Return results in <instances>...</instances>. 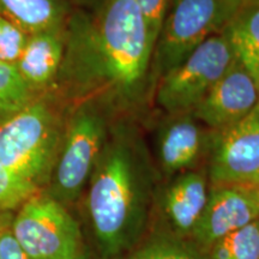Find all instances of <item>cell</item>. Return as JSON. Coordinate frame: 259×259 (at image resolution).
I'll return each mask as SVG.
<instances>
[{"label": "cell", "mask_w": 259, "mask_h": 259, "mask_svg": "<svg viewBox=\"0 0 259 259\" xmlns=\"http://www.w3.org/2000/svg\"><path fill=\"white\" fill-rule=\"evenodd\" d=\"M88 184L87 211L101 259H125L147 235L156 194L153 163L128 126L108 135Z\"/></svg>", "instance_id": "7a4b0ae2"}, {"label": "cell", "mask_w": 259, "mask_h": 259, "mask_svg": "<svg viewBox=\"0 0 259 259\" xmlns=\"http://www.w3.org/2000/svg\"><path fill=\"white\" fill-rule=\"evenodd\" d=\"M248 0H173L155 44L151 85L199 45L220 34Z\"/></svg>", "instance_id": "277c9868"}, {"label": "cell", "mask_w": 259, "mask_h": 259, "mask_svg": "<svg viewBox=\"0 0 259 259\" xmlns=\"http://www.w3.org/2000/svg\"><path fill=\"white\" fill-rule=\"evenodd\" d=\"M29 35L0 15V60L15 65L21 57Z\"/></svg>", "instance_id": "ffe728a7"}, {"label": "cell", "mask_w": 259, "mask_h": 259, "mask_svg": "<svg viewBox=\"0 0 259 259\" xmlns=\"http://www.w3.org/2000/svg\"><path fill=\"white\" fill-rule=\"evenodd\" d=\"M248 2H259V0H248Z\"/></svg>", "instance_id": "4316f807"}, {"label": "cell", "mask_w": 259, "mask_h": 259, "mask_svg": "<svg viewBox=\"0 0 259 259\" xmlns=\"http://www.w3.org/2000/svg\"><path fill=\"white\" fill-rule=\"evenodd\" d=\"M137 4L143 15L149 34L154 44H156L173 0H137Z\"/></svg>", "instance_id": "44dd1931"}, {"label": "cell", "mask_w": 259, "mask_h": 259, "mask_svg": "<svg viewBox=\"0 0 259 259\" xmlns=\"http://www.w3.org/2000/svg\"><path fill=\"white\" fill-rule=\"evenodd\" d=\"M259 89V2H247L221 31Z\"/></svg>", "instance_id": "9a60e30c"}, {"label": "cell", "mask_w": 259, "mask_h": 259, "mask_svg": "<svg viewBox=\"0 0 259 259\" xmlns=\"http://www.w3.org/2000/svg\"><path fill=\"white\" fill-rule=\"evenodd\" d=\"M205 259H259V219L212 245Z\"/></svg>", "instance_id": "e0dca14e"}, {"label": "cell", "mask_w": 259, "mask_h": 259, "mask_svg": "<svg viewBox=\"0 0 259 259\" xmlns=\"http://www.w3.org/2000/svg\"><path fill=\"white\" fill-rule=\"evenodd\" d=\"M210 186L259 184V105L241 121L215 132L206 167Z\"/></svg>", "instance_id": "ba28073f"}, {"label": "cell", "mask_w": 259, "mask_h": 259, "mask_svg": "<svg viewBox=\"0 0 259 259\" xmlns=\"http://www.w3.org/2000/svg\"><path fill=\"white\" fill-rule=\"evenodd\" d=\"M248 189L251 190L252 194H253V197H254L255 202H257V204H258V208H259V184H258V185H255V186H251V187H248Z\"/></svg>", "instance_id": "484cf974"}, {"label": "cell", "mask_w": 259, "mask_h": 259, "mask_svg": "<svg viewBox=\"0 0 259 259\" xmlns=\"http://www.w3.org/2000/svg\"><path fill=\"white\" fill-rule=\"evenodd\" d=\"M125 259H205V252L192 239L156 228Z\"/></svg>", "instance_id": "2e32d148"}, {"label": "cell", "mask_w": 259, "mask_h": 259, "mask_svg": "<svg viewBox=\"0 0 259 259\" xmlns=\"http://www.w3.org/2000/svg\"><path fill=\"white\" fill-rule=\"evenodd\" d=\"M108 135L106 116L93 101H85L74 109L64 126L59 153L50 178L51 197L64 205L79 198Z\"/></svg>", "instance_id": "5b68a950"}, {"label": "cell", "mask_w": 259, "mask_h": 259, "mask_svg": "<svg viewBox=\"0 0 259 259\" xmlns=\"http://www.w3.org/2000/svg\"><path fill=\"white\" fill-rule=\"evenodd\" d=\"M12 216L9 212H0V232L11 226Z\"/></svg>", "instance_id": "603a6c76"}, {"label": "cell", "mask_w": 259, "mask_h": 259, "mask_svg": "<svg viewBox=\"0 0 259 259\" xmlns=\"http://www.w3.org/2000/svg\"><path fill=\"white\" fill-rule=\"evenodd\" d=\"M71 71L77 82L127 112L151 85L155 44L137 0H102L93 18L71 22Z\"/></svg>", "instance_id": "6da1fadb"}, {"label": "cell", "mask_w": 259, "mask_h": 259, "mask_svg": "<svg viewBox=\"0 0 259 259\" xmlns=\"http://www.w3.org/2000/svg\"><path fill=\"white\" fill-rule=\"evenodd\" d=\"M0 15L27 35L63 30L67 18L65 0H0Z\"/></svg>", "instance_id": "5bb4252c"}, {"label": "cell", "mask_w": 259, "mask_h": 259, "mask_svg": "<svg viewBox=\"0 0 259 259\" xmlns=\"http://www.w3.org/2000/svg\"><path fill=\"white\" fill-rule=\"evenodd\" d=\"M210 183L206 169L184 171L171 179L155 194L158 229L181 238L191 239L208 202Z\"/></svg>", "instance_id": "8fae6325"}, {"label": "cell", "mask_w": 259, "mask_h": 259, "mask_svg": "<svg viewBox=\"0 0 259 259\" xmlns=\"http://www.w3.org/2000/svg\"><path fill=\"white\" fill-rule=\"evenodd\" d=\"M69 259H93L92 255L89 254V252L87 250H84V247L80 250L78 253H77L76 255H73V257H71Z\"/></svg>", "instance_id": "d4e9b609"}, {"label": "cell", "mask_w": 259, "mask_h": 259, "mask_svg": "<svg viewBox=\"0 0 259 259\" xmlns=\"http://www.w3.org/2000/svg\"><path fill=\"white\" fill-rule=\"evenodd\" d=\"M11 232L29 259H69L83 248L78 222L48 193H36L19 208Z\"/></svg>", "instance_id": "52a82bcc"}, {"label": "cell", "mask_w": 259, "mask_h": 259, "mask_svg": "<svg viewBox=\"0 0 259 259\" xmlns=\"http://www.w3.org/2000/svg\"><path fill=\"white\" fill-rule=\"evenodd\" d=\"M222 32L190 53L155 84V102L167 114L192 112L235 60Z\"/></svg>", "instance_id": "8992f818"}, {"label": "cell", "mask_w": 259, "mask_h": 259, "mask_svg": "<svg viewBox=\"0 0 259 259\" xmlns=\"http://www.w3.org/2000/svg\"><path fill=\"white\" fill-rule=\"evenodd\" d=\"M213 134L192 112L167 114L155 138L157 163L164 176L198 168L199 162L208 158Z\"/></svg>", "instance_id": "30bf717a"}, {"label": "cell", "mask_w": 259, "mask_h": 259, "mask_svg": "<svg viewBox=\"0 0 259 259\" xmlns=\"http://www.w3.org/2000/svg\"><path fill=\"white\" fill-rule=\"evenodd\" d=\"M34 92L22 79L17 67L0 60V122L34 101Z\"/></svg>", "instance_id": "ac0fdd59"}, {"label": "cell", "mask_w": 259, "mask_h": 259, "mask_svg": "<svg viewBox=\"0 0 259 259\" xmlns=\"http://www.w3.org/2000/svg\"><path fill=\"white\" fill-rule=\"evenodd\" d=\"M36 193H38V187L34 184L0 166V212L21 208Z\"/></svg>", "instance_id": "d6986e66"}, {"label": "cell", "mask_w": 259, "mask_h": 259, "mask_svg": "<svg viewBox=\"0 0 259 259\" xmlns=\"http://www.w3.org/2000/svg\"><path fill=\"white\" fill-rule=\"evenodd\" d=\"M74 2L83 6H90L92 8V6H99L102 0H74Z\"/></svg>", "instance_id": "cb8c5ba5"}, {"label": "cell", "mask_w": 259, "mask_h": 259, "mask_svg": "<svg viewBox=\"0 0 259 259\" xmlns=\"http://www.w3.org/2000/svg\"><path fill=\"white\" fill-rule=\"evenodd\" d=\"M258 105L257 83L235 58L192 113L212 132H221L245 119Z\"/></svg>", "instance_id": "9c48e42d"}, {"label": "cell", "mask_w": 259, "mask_h": 259, "mask_svg": "<svg viewBox=\"0 0 259 259\" xmlns=\"http://www.w3.org/2000/svg\"><path fill=\"white\" fill-rule=\"evenodd\" d=\"M0 259H29L11 232V226L0 232Z\"/></svg>", "instance_id": "7402d4cb"}, {"label": "cell", "mask_w": 259, "mask_h": 259, "mask_svg": "<svg viewBox=\"0 0 259 259\" xmlns=\"http://www.w3.org/2000/svg\"><path fill=\"white\" fill-rule=\"evenodd\" d=\"M258 219V204L248 187L210 186L208 202L191 239L205 252Z\"/></svg>", "instance_id": "7c38bea8"}, {"label": "cell", "mask_w": 259, "mask_h": 259, "mask_svg": "<svg viewBox=\"0 0 259 259\" xmlns=\"http://www.w3.org/2000/svg\"><path fill=\"white\" fill-rule=\"evenodd\" d=\"M63 131L54 107L35 99L0 122V166L40 187L50 181Z\"/></svg>", "instance_id": "3957f363"}, {"label": "cell", "mask_w": 259, "mask_h": 259, "mask_svg": "<svg viewBox=\"0 0 259 259\" xmlns=\"http://www.w3.org/2000/svg\"><path fill=\"white\" fill-rule=\"evenodd\" d=\"M63 34V30H50L28 36L15 66L31 92L46 88L56 78L65 56Z\"/></svg>", "instance_id": "4fadbf2b"}]
</instances>
